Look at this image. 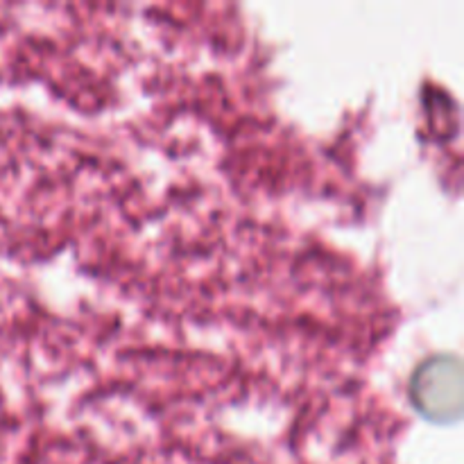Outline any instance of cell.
Returning <instances> with one entry per match:
<instances>
[{
	"label": "cell",
	"mask_w": 464,
	"mask_h": 464,
	"mask_svg": "<svg viewBox=\"0 0 464 464\" xmlns=\"http://www.w3.org/2000/svg\"><path fill=\"white\" fill-rule=\"evenodd\" d=\"M412 403L433 421H453L462 412V365L453 353L426 358L408 385Z\"/></svg>",
	"instance_id": "6da1fadb"
}]
</instances>
